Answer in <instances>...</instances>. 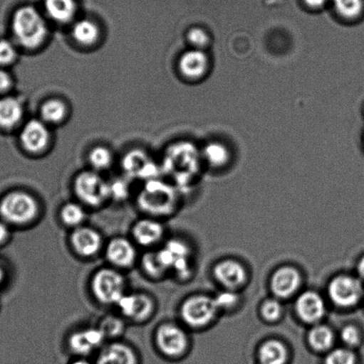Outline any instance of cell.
<instances>
[{
    "mask_svg": "<svg viewBox=\"0 0 364 364\" xmlns=\"http://www.w3.org/2000/svg\"><path fill=\"white\" fill-rule=\"evenodd\" d=\"M59 216L63 225L74 230L83 226L84 221L87 219V212L81 203L69 202L61 207Z\"/></svg>",
    "mask_w": 364,
    "mask_h": 364,
    "instance_id": "cell-25",
    "label": "cell"
},
{
    "mask_svg": "<svg viewBox=\"0 0 364 364\" xmlns=\"http://www.w3.org/2000/svg\"><path fill=\"white\" fill-rule=\"evenodd\" d=\"M92 295L103 305H115L126 294L127 282L115 267H103L93 274Z\"/></svg>",
    "mask_w": 364,
    "mask_h": 364,
    "instance_id": "cell-5",
    "label": "cell"
},
{
    "mask_svg": "<svg viewBox=\"0 0 364 364\" xmlns=\"http://www.w3.org/2000/svg\"><path fill=\"white\" fill-rule=\"evenodd\" d=\"M178 194L176 187L158 179L145 181L137 198L138 208L148 217L172 215L177 208Z\"/></svg>",
    "mask_w": 364,
    "mask_h": 364,
    "instance_id": "cell-1",
    "label": "cell"
},
{
    "mask_svg": "<svg viewBox=\"0 0 364 364\" xmlns=\"http://www.w3.org/2000/svg\"><path fill=\"white\" fill-rule=\"evenodd\" d=\"M70 245L78 257L84 259L94 258L101 251L103 237L94 228L80 226L74 228L70 235Z\"/></svg>",
    "mask_w": 364,
    "mask_h": 364,
    "instance_id": "cell-11",
    "label": "cell"
},
{
    "mask_svg": "<svg viewBox=\"0 0 364 364\" xmlns=\"http://www.w3.org/2000/svg\"><path fill=\"white\" fill-rule=\"evenodd\" d=\"M105 258L113 267L128 269L137 262V250L134 242L125 237H114L107 242Z\"/></svg>",
    "mask_w": 364,
    "mask_h": 364,
    "instance_id": "cell-12",
    "label": "cell"
},
{
    "mask_svg": "<svg viewBox=\"0 0 364 364\" xmlns=\"http://www.w3.org/2000/svg\"><path fill=\"white\" fill-rule=\"evenodd\" d=\"M209 67L208 57L202 50L194 49L184 53L180 60V69L185 77L199 78L206 73Z\"/></svg>",
    "mask_w": 364,
    "mask_h": 364,
    "instance_id": "cell-21",
    "label": "cell"
},
{
    "mask_svg": "<svg viewBox=\"0 0 364 364\" xmlns=\"http://www.w3.org/2000/svg\"><path fill=\"white\" fill-rule=\"evenodd\" d=\"M296 310L302 321L308 323H316L326 316V306L318 294L306 291L297 299Z\"/></svg>",
    "mask_w": 364,
    "mask_h": 364,
    "instance_id": "cell-16",
    "label": "cell"
},
{
    "mask_svg": "<svg viewBox=\"0 0 364 364\" xmlns=\"http://www.w3.org/2000/svg\"><path fill=\"white\" fill-rule=\"evenodd\" d=\"M130 194V187L126 181L123 180H117L113 183H110V198L116 200V201H123Z\"/></svg>",
    "mask_w": 364,
    "mask_h": 364,
    "instance_id": "cell-38",
    "label": "cell"
},
{
    "mask_svg": "<svg viewBox=\"0 0 364 364\" xmlns=\"http://www.w3.org/2000/svg\"><path fill=\"white\" fill-rule=\"evenodd\" d=\"M49 132L44 122L31 120L25 124L21 133V141L28 151L38 153L44 151L49 142Z\"/></svg>",
    "mask_w": 364,
    "mask_h": 364,
    "instance_id": "cell-18",
    "label": "cell"
},
{
    "mask_svg": "<svg viewBox=\"0 0 364 364\" xmlns=\"http://www.w3.org/2000/svg\"><path fill=\"white\" fill-rule=\"evenodd\" d=\"M89 161L91 166L96 170L108 168L112 164L113 156L108 149L103 147H98L89 154Z\"/></svg>",
    "mask_w": 364,
    "mask_h": 364,
    "instance_id": "cell-33",
    "label": "cell"
},
{
    "mask_svg": "<svg viewBox=\"0 0 364 364\" xmlns=\"http://www.w3.org/2000/svg\"><path fill=\"white\" fill-rule=\"evenodd\" d=\"M98 327L101 330L106 340L123 336L126 330V323L123 316L107 315L99 321Z\"/></svg>",
    "mask_w": 364,
    "mask_h": 364,
    "instance_id": "cell-29",
    "label": "cell"
},
{
    "mask_svg": "<svg viewBox=\"0 0 364 364\" xmlns=\"http://www.w3.org/2000/svg\"><path fill=\"white\" fill-rule=\"evenodd\" d=\"M13 32L20 45L34 49L44 42L48 27L38 10L32 6H24L14 14Z\"/></svg>",
    "mask_w": 364,
    "mask_h": 364,
    "instance_id": "cell-4",
    "label": "cell"
},
{
    "mask_svg": "<svg viewBox=\"0 0 364 364\" xmlns=\"http://www.w3.org/2000/svg\"><path fill=\"white\" fill-rule=\"evenodd\" d=\"M123 166L128 177L145 181L158 179L162 172V169L139 149H135L125 156Z\"/></svg>",
    "mask_w": 364,
    "mask_h": 364,
    "instance_id": "cell-13",
    "label": "cell"
},
{
    "mask_svg": "<svg viewBox=\"0 0 364 364\" xmlns=\"http://www.w3.org/2000/svg\"><path fill=\"white\" fill-rule=\"evenodd\" d=\"M335 9L348 20L358 18L364 10V0H333Z\"/></svg>",
    "mask_w": 364,
    "mask_h": 364,
    "instance_id": "cell-31",
    "label": "cell"
},
{
    "mask_svg": "<svg viewBox=\"0 0 364 364\" xmlns=\"http://www.w3.org/2000/svg\"><path fill=\"white\" fill-rule=\"evenodd\" d=\"M328 294L333 304L340 308H352L363 298V284L354 277L338 276L331 281Z\"/></svg>",
    "mask_w": 364,
    "mask_h": 364,
    "instance_id": "cell-10",
    "label": "cell"
},
{
    "mask_svg": "<svg viewBox=\"0 0 364 364\" xmlns=\"http://www.w3.org/2000/svg\"><path fill=\"white\" fill-rule=\"evenodd\" d=\"M219 309L214 299L204 295H196L185 299L180 308V316L187 326L202 328L215 318Z\"/></svg>",
    "mask_w": 364,
    "mask_h": 364,
    "instance_id": "cell-7",
    "label": "cell"
},
{
    "mask_svg": "<svg viewBox=\"0 0 364 364\" xmlns=\"http://www.w3.org/2000/svg\"><path fill=\"white\" fill-rule=\"evenodd\" d=\"M73 188L82 205L90 208H99L110 198V183L91 171L78 174Z\"/></svg>",
    "mask_w": 364,
    "mask_h": 364,
    "instance_id": "cell-6",
    "label": "cell"
},
{
    "mask_svg": "<svg viewBox=\"0 0 364 364\" xmlns=\"http://www.w3.org/2000/svg\"><path fill=\"white\" fill-rule=\"evenodd\" d=\"M187 37L188 41H190L191 44L195 46L197 49L201 50L209 44V35L207 34V32L203 31L202 28H192V30L189 31Z\"/></svg>",
    "mask_w": 364,
    "mask_h": 364,
    "instance_id": "cell-40",
    "label": "cell"
},
{
    "mask_svg": "<svg viewBox=\"0 0 364 364\" xmlns=\"http://www.w3.org/2000/svg\"><path fill=\"white\" fill-rule=\"evenodd\" d=\"M204 154L208 161L214 166L226 165L229 159V152L227 149L219 142H213L207 146Z\"/></svg>",
    "mask_w": 364,
    "mask_h": 364,
    "instance_id": "cell-32",
    "label": "cell"
},
{
    "mask_svg": "<svg viewBox=\"0 0 364 364\" xmlns=\"http://www.w3.org/2000/svg\"><path fill=\"white\" fill-rule=\"evenodd\" d=\"M341 340L348 348H355L361 342V334L355 326H345L341 331Z\"/></svg>",
    "mask_w": 364,
    "mask_h": 364,
    "instance_id": "cell-39",
    "label": "cell"
},
{
    "mask_svg": "<svg viewBox=\"0 0 364 364\" xmlns=\"http://www.w3.org/2000/svg\"><path fill=\"white\" fill-rule=\"evenodd\" d=\"M46 12L58 23H67L76 14L77 5L74 0H46Z\"/></svg>",
    "mask_w": 364,
    "mask_h": 364,
    "instance_id": "cell-24",
    "label": "cell"
},
{
    "mask_svg": "<svg viewBox=\"0 0 364 364\" xmlns=\"http://www.w3.org/2000/svg\"><path fill=\"white\" fill-rule=\"evenodd\" d=\"M39 213L41 206L38 200L30 193L11 191L0 200V218L6 224L27 226L38 219Z\"/></svg>",
    "mask_w": 364,
    "mask_h": 364,
    "instance_id": "cell-3",
    "label": "cell"
},
{
    "mask_svg": "<svg viewBox=\"0 0 364 364\" xmlns=\"http://www.w3.org/2000/svg\"><path fill=\"white\" fill-rule=\"evenodd\" d=\"M310 346L316 351L329 350L334 343V334L329 327L317 326L308 334Z\"/></svg>",
    "mask_w": 364,
    "mask_h": 364,
    "instance_id": "cell-26",
    "label": "cell"
},
{
    "mask_svg": "<svg viewBox=\"0 0 364 364\" xmlns=\"http://www.w3.org/2000/svg\"><path fill=\"white\" fill-rule=\"evenodd\" d=\"M23 117V107L17 99L5 97L0 99V127H16Z\"/></svg>",
    "mask_w": 364,
    "mask_h": 364,
    "instance_id": "cell-22",
    "label": "cell"
},
{
    "mask_svg": "<svg viewBox=\"0 0 364 364\" xmlns=\"http://www.w3.org/2000/svg\"><path fill=\"white\" fill-rule=\"evenodd\" d=\"M219 310L233 308L239 301V295L232 290L220 292L214 299Z\"/></svg>",
    "mask_w": 364,
    "mask_h": 364,
    "instance_id": "cell-36",
    "label": "cell"
},
{
    "mask_svg": "<svg viewBox=\"0 0 364 364\" xmlns=\"http://www.w3.org/2000/svg\"><path fill=\"white\" fill-rule=\"evenodd\" d=\"M326 364H356V356L348 348L334 349L327 355Z\"/></svg>",
    "mask_w": 364,
    "mask_h": 364,
    "instance_id": "cell-34",
    "label": "cell"
},
{
    "mask_svg": "<svg viewBox=\"0 0 364 364\" xmlns=\"http://www.w3.org/2000/svg\"><path fill=\"white\" fill-rule=\"evenodd\" d=\"M66 107L59 100H50L43 105L41 108V117L43 120L50 124L61 122L66 117Z\"/></svg>",
    "mask_w": 364,
    "mask_h": 364,
    "instance_id": "cell-30",
    "label": "cell"
},
{
    "mask_svg": "<svg viewBox=\"0 0 364 364\" xmlns=\"http://www.w3.org/2000/svg\"><path fill=\"white\" fill-rule=\"evenodd\" d=\"M10 235L9 225L5 221L0 220V245H5L9 240Z\"/></svg>",
    "mask_w": 364,
    "mask_h": 364,
    "instance_id": "cell-42",
    "label": "cell"
},
{
    "mask_svg": "<svg viewBox=\"0 0 364 364\" xmlns=\"http://www.w3.org/2000/svg\"><path fill=\"white\" fill-rule=\"evenodd\" d=\"M12 84L10 75L6 70L0 69V94L9 90Z\"/></svg>",
    "mask_w": 364,
    "mask_h": 364,
    "instance_id": "cell-41",
    "label": "cell"
},
{
    "mask_svg": "<svg viewBox=\"0 0 364 364\" xmlns=\"http://www.w3.org/2000/svg\"><path fill=\"white\" fill-rule=\"evenodd\" d=\"M105 335L98 326L88 327L71 333L68 345L74 354L85 356L100 350L105 346Z\"/></svg>",
    "mask_w": 364,
    "mask_h": 364,
    "instance_id": "cell-14",
    "label": "cell"
},
{
    "mask_svg": "<svg viewBox=\"0 0 364 364\" xmlns=\"http://www.w3.org/2000/svg\"><path fill=\"white\" fill-rule=\"evenodd\" d=\"M131 234L135 245L150 248L163 240L165 228L159 219L147 216L135 223Z\"/></svg>",
    "mask_w": 364,
    "mask_h": 364,
    "instance_id": "cell-15",
    "label": "cell"
},
{
    "mask_svg": "<svg viewBox=\"0 0 364 364\" xmlns=\"http://www.w3.org/2000/svg\"><path fill=\"white\" fill-rule=\"evenodd\" d=\"M73 38L82 45H92L98 41L99 30L96 24L89 20H81L74 25Z\"/></svg>",
    "mask_w": 364,
    "mask_h": 364,
    "instance_id": "cell-27",
    "label": "cell"
},
{
    "mask_svg": "<svg viewBox=\"0 0 364 364\" xmlns=\"http://www.w3.org/2000/svg\"><path fill=\"white\" fill-rule=\"evenodd\" d=\"M142 269L151 279H162L167 272L162 260L160 259L158 252L152 251L146 252L142 259Z\"/></svg>",
    "mask_w": 364,
    "mask_h": 364,
    "instance_id": "cell-28",
    "label": "cell"
},
{
    "mask_svg": "<svg viewBox=\"0 0 364 364\" xmlns=\"http://www.w3.org/2000/svg\"><path fill=\"white\" fill-rule=\"evenodd\" d=\"M16 57V50L6 39L0 41V65H7L14 62Z\"/></svg>",
    "mask_w": 364,
    "mask_h": 364,
    "instance_id": "cell-37",
    "label": "cell"
},
{
    "mask_svg": "<svg viewBox=\"0 0 364 364\" xmlns=\"http://www.w3.org/2000/svg\"><path fill=\"white\" fill-rule=\"evenodd\" d=\"M363 144H364V135H363Z\"/></svg>",
    "mask_w": 364,
    "mask_h": 364,
    "instance_id": "cell-47",
    "label": "cell"
},
{
    "mask_svg": "<svg viewBox=\"0 0 364 364\" xmlns=\"http://www.w3.org/2000/svg\"><path fill=\"white\" fill-rule=\"evenodd\" d=\"M134 349L120 341L105 344L100 349L96 364H137Z\"/></svg>",
    "mask_w": 364,
    "mask_h": 364,
    "instance_id": "cell-20",
    "label": "cell"
},
{
    "mask_svg": "<svg viewBox=\"0 0 364 364\" xmlns=\"http://www.w3.org/2000/svg\"><path fill=\"white\" fill-rule=\"evenodd\" d=\"M259 358L261 364H285L288 359L287 348L281 341H266L259 348Z\"/></svg>",
    "mask_w": 364,
    "mask_h": 364,
    "instance_id": "cell-23",
    "label": "cell"
},
{
    "mask_svg": "<svg viewBox=\"0 0 364 364\" xmlns=\"http://www.w3.org/2000/svg\"><path fill=\"white\" fill-rule=\"evenodd\" d=\"M155 341L157 348L164 356L178 358L188 348V337L183 328L173 323H162L155 331Z\"/></svg>",
    "mask_w": 364,
    "mask_h": 364,
    "instance_id": "cell-9",
    "label": "cell"
},
{
    "mask_svg": "<svg viewBox=\"0 0 364 364\" xmlns=\"http://www.w3.org/2000/svg\"><path fill=\"white\" fill-rule=\"evenodd\" d=\"M214 276L228 290L241 287L247 279V273L240 263L227 259L214 267Z\"/></svg>",
    "mask_w": 364,
    "mask_h": 364,
    "instance_id": "cell-19",
    "label": "cell"
},
{
    "mask_svg": "<svg viewBox=\"0 0 364 364\" xmlns=\"http://www.w3.org/2000/svg\"><path fill=\"white\" fill-rule=\"evenodd\" d=\"M197 149L189 142H180L167 151L162 171L178 188H187L199 168Z\"/></svg>",
    "mask_w": 364,
    "mask_h": 364,
    "instance_id": "cell-2",
    "label": "cell"
},
{
    "mask_svg": "<svg viewBox=\"0 0 364 364\" xmlns=\"http://www.w3.org/2000/svg\"><path fill=\"white\" fill-rule=\"evenodd\" d=\"M120 316L132 323H144L155 315V301L145 292H126L116 304Z\"/></svg>",
    "mask_w": 364,
    "mask_h": 364,
    "instance_id": "cell-8",
    "label": "cell"
},
{
    "mask_svg": "<svg viewBox=\"0 0 364 364\" xmlns=\"http://www.w3.org/2000/svg\"><path fill=\"white\" fill-rule=\"evenodd\" d=\"M261 314L269 322H276L283 314V308L276 299H267L262 305Z\"/></svg>",
    "mask_w": 364,
    "mask_h": 364,
    "instance_id": "cell-35",
    "label": "cell"
},
{
    "mask_svg": "<svg viewBox=\"0 0 364 364\" xmlns=\"http://www.w3.org/2000/svg\"><path fill=\"white\" fill-rule=\"evenodd\" d=\"M71 364H92L90 362L87 361L85 359H78L76 361L73 362Z\"/></svg>",
    "mask_w": 364,
    "mask_h": 364,
    "instance_id": "cell-46",
    "label": "cell"
},
{
    "mask_svg": "<svg viewBox=\"0 0 364 364\" xmlns=\"http://www.w3.org/2000/svg\"><path fill=\"white\" fill-rule=\"evenodd\" d=\"M358 271L359 276L364 279V257L361 259H360V262L358 263Z\"/></svg>",
    "mask_w": 364,
    "mask_h": 364,
    "instance_id": "cell-44",
    "label": "cell"
},
{
    "mask_svg": "<svg viewBox=\"0 0 364 364\" xmlns=\"http://www.w3.org/2000/svg\"><path fill=\"white\" fill-rule=\"evenodd\" d=\"M306 5L312 9H319V7H322L326 5L328 0H304Z\"/></svg>",
    "mask_w": 364,
    "mask_h": 364,
    "instance_id": "cell-43",
    "label": "cell"
},
{
    "mask_svg": "<svg viewBox=\"0 0 364 364\" xmlns=\"http://www.w3.org/2000/svg\"><path fill=\"white\" fill-rule=\"evenodd\" d=\"M301 283V277L297 269L291 267H284L274 273L271 288L278 298L286 299L298 290Z\"/></svg>",
    "mask_w": 364,
    "mask_h": 364,
    "instance_id": "cell-17",
    "label": "cell"
},
{
    "mask_svg": "<svg viewBox=\"0 0 364 364\" xmlns=\"http://www.w3.org/2000/svg\"><path fill=\"white\" fill-rule=\"evenodd\" d=\"M6 280V271L4 267L0 266V287L4 284Z\"/></svg>",
    "mask_w": 364,
    "mask_h": 364,
    "instance_id": "cell-45",
    "label": "cell"
}]
</instances>
